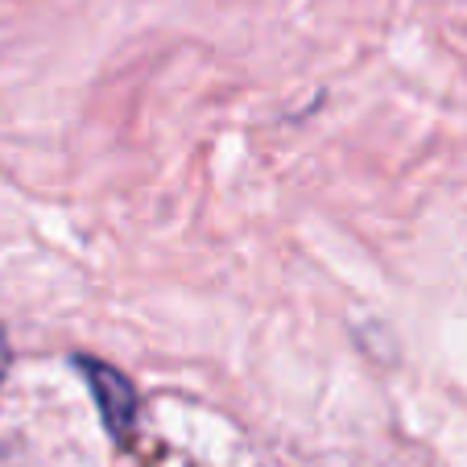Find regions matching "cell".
<instances>
[{
    "instance_id": "cell-1",
    "label": "cell",
    "mask_w": 467,
    "mask_h": 467,
    "mask_svg": "<svg viewBox=\"0 0 467 467\" xmlns=\"http://www.w3.org/2000/svg\"><path fill=\"white\" fill-rule=\"evenodd\" d=\"M79 368H83V380L91 385V393H96V406H99V414H104L108 431L120 442H129L132 426H137V393H132V385L112 364L79 360Z\"/></svg>"
},
{
    "instance_id": "cell-2",
    "label": "cell",
    "mask_w": 467,
    "mask_h": 467,
    "mask_svg": "<svg viewBox=\"0 0 467 467\" xmlns=\"http://www.w3.org/2000/svg\"><path fill=\"white\" fill-rule=\"evenodd\" d=\"M9 372V339H5V327H0V380Z\"/></svg>"
}]
</instances>
